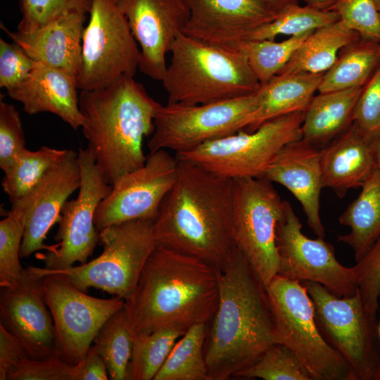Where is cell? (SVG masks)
Returning <instances> with one entry per match:
<instances>
[{"label":"cell","instance_id":"33","mask_svg":"<svg viewBox=\"0 0 380 380\" xmlns=\"http://www.w3.org/2000/svg\"><path fill=\"white\" fill-rule=\"evenodd\" d=\"M93 343L106 365L110 379L126 380L132 351V336L124 307L106 320Z\"/></svg>","mask_w":380,"mask_h":380},{"label":"cell","instance_id":"42","mask_svg":"<svg viewBox=\"0 0 380 380\" xmlns=\"http://www.w3.org/2000/svg\"><path fill=\"white\" fill-rule=\"evenodd\" d=\"M353 121L369 139L380 133V65L363 87Z\"/></svg>","mask_w":380,"mask_h":380},{"label":"cell","instance_id":"23","mask_svg":"<svg viewBox=\"0 0 380 380\" xmlns=\"http://www.w3.org/2000/svg\"><path fill=\"white\" fill-rule=\"evenodd\" d=\"M86 14L71 13L33 31L11 32L1 28L35 62L77 77L82 61Z\"/></svg>","mask_w":380,"mask_h":380},{"label":"cell","instance_id":"32","mask_svg":"<svg viewBox=\"0 0 380 380\" xmlns=\"http://www.w3.org/2000/svg\"><path fill=\"white\" fill-rule=\"evenodd\" d=\"M68 150L42 146L37 151L25 148L4 172L1 186L11 203L31 191Z\"/></svg>","mask_w":380,"mask_h":380},{"label":"cell","instance_id":"31","mask_svg":"<svg viewBox=\"0 0 380 380\" xmlns=\"http://www.w3.org/2000/svg\"><path fill=\"white\" fill-rule=\"evenodd\" d=\"M186 331L165 327L132 336V351L126 380H152L163 367L177 340Z\"/></svg>","mask_w":380,"mask_h":380},{"label":"cell","instance_id":"2","mask_svg":"<svg viewBox=\"0 0 380 380\" xmlns=\"http://www.w3.org/2000/svg\"><path fill=\"white\" fill-rule=\"evenodd\" d=\"M177 160L176 181L153 222L156 246L198 258L220 270L236 246L233 179Z\"/></svg>","mask_w":380,"mask_h":380},{"label":"cell","instance_id":"25","mask_svg":"<svg viewBox=\"0 0 380 380\" xmlns=\"http://www.w3.org/2000/svg\"><path fill=\"white\" fill-rule=\"evenodd\" d=\"M324 74H280L261 84L256 91L258 107L248 119L246 132H253L272 119L305 111Z\"/></svg>","mask_w":380,"mask_h":380},{"label":"cell","instance_id":"12","mask_svg":"<svg viewBox=\"0 0 380 380\" xmlns=\"http://www.w3.org/2000/svg\"><path fill=\"white\" fill-rule=\"evenodd\" d=\"M301 283L312 299L324 338L348 361L357 380H374L380 366L378 328L358 290L353 296L338 297L317 282Z\"/></svg>","mask_w":380,"mask_h":380},{"label":"cell","instance_id":"24","mask_svg":"<svg viewBox=\"0 0 380 380\" xmlns=\"http://www.w3.org/2000/svg\"><path fill=\"white\" fill-rule=\"evenodd\" d=\"M323 188L342 198L361 187L375 168L370 139L353 122L331 144L320 150Z\"/></svg>","mask_w":380,"mask_h":380},{"label":"cell","instance_id":"46","mask_svg":"<svg viewBox=\"0 0 380 380\" xmlns=\"http://www.w3.org/2000/svg\"><path fill=\"white\" fill-rule=\"evenodd\" d=\"M108 376L103 358L91 346L84 358L76 365L75 380H107Z\"/></svg>","mask_w":380,"mask_h":380},{"label":"cell","instance_id":"27","mask_svg":"<svg viewBox=\"0 0 380 380\" xmlns=\"http://www.w3.org/2000/svg\"><path fill=\"white\" fill-rule=\"evenodd\" d=\"M341 225L350 233L338 235V241L354 251L356 261L372 247L380 236V170L374 168L361 186V191L339 216Z\"/></svg>","mask_w":380,"mask_h":380},{"label":"cell","instance_id":"48","mask_svg":"<svg viewBox=\"0 0 380 380\" xmlns=\"http://www.w3.org/2000/svg\"><path fill=\"white\" fill-rule=\"evenodd\" d=\"M374 167L380 170V133L370 139Z\"/></svg>","mask_w":380,"mask_h":380},{"label":"cell","instance_id":"47","mask_svg":"<svg viewBox=\"0 0 380 380\" xmlns=\"http://www.w3.org/2000/svg\"><path fill=\"white\" fill-rule=\"evenodd\" d=\"M268 7L278 14L283 8L292 4H298V0H264Z\"/></svg>","mask_w":380,"mask_h":380},{"label":"cell","instance_id":"7","mask_svg":"<svg viewBox=\"0 0 380 380\" xmlns=\"http://www.w3.org/2000/svg\"><path fill=\"white\" fill-rule=\"evenodd\" d=\"M153 220L139 219L99 232L101 254L84 264L44 272L65 275L77 289L93 287L127 300L132 296L146 262L156 246Z\"/></svg>","mask_w":380,"mask_h":380},{"label":"cell","instance_id":"36","mask_svg":"<svg viewBox=\"0 0 380 380\" xmlns=\"http://www.w3.org/2000/svg\"><path fill=\"white\" fill-rule=\"evenodd\" d=\"M234 378L264 380H314L313 376L286 346L272 344L252 366L238 373Z\"/></svg>","mask_w":380,"mask_h":380},{"label":"cell","instance_id":"52","mask_svg":"<svg viewBox=\"0 0 380 380\" xmlns=\"http://www.w3.org/2000/svg\"><path fill=\"white\" fill-rule=\"evenodd\" d=\"M378 335H379V340H380V324L378 327Z\"/></svg>","mask_w":380,"mask_h":380},{"label":"cell","instance_id":"37","mask_svg":"<svg viewBox=\"0 0 380 380\" xmlns=\"http://www.w3.org/2000/svg\"><path fill=\"white\" fill-rule=\"evenodd\" d=\"M25 232V220L16 211L11 210L0 222V286L16 285L23 268L20 249Z\"/></svg>","mask_w":380,"mask_h":380},{"label":"cell","instance_id":"17","mask_svg":"<svg viewBox=\"0 0 380 380\" xmlns=\"http://www.w3.org/2000/svg\"><path fill=\"white\" fill-rule=\"evenodd\" d=\"M44 277L38 267L29 266L23 269L16 285L1 288L0 293V324L33 360L61 357L45 298Z\"/></svg>","mask_w":380,"mask_h":380},{"label":"cell","instance_id":"26","mask_svg":"<svg viewBox=\"0 0 380 380\" xmlns=\"http://www.w3.org/2000/svg\"><path fill=\"white\" fill-rule=\"evenodd\" d=\"M364 86L314 96L305 111L302 139L319 147L343 133L353 122L354 108Z\"/></svg>","mask_w":380,"mask_h":380},{"label":"cell","instance_id":"49","mask_svg":"<svg viewBox=\"0 0 380 380\" xmlns=\"http://www.w3.org/2000/svg\"><path fill=\"white\" fill-rule=\"evenodd\" d=\"M305 5L319 8L329 9L336 0H303Z\"/></svg>","mask_w":380,"mask_h":380},{"label":"cell","instance_id":"6","mask_svg":"<svg viewBox=\"0 0 380 380\" xmlns=\"http://www.w3.org/2000/svg\"><path fill=\"white\" fill-rule=\"evenodd\" d=\"M278 342L289 348L314 380H357L345 357L324 338L305 286L277 274L266 286Z\"/></svg>","mask_w":380,"mask_h":380},{"label":"cell","instance_id":"3","mask_svg":"<svg viewBox=\"0 0 380 380\" xmlns=\"http://www.w3.org/2000/svg\"><path fill=\"white\" fill-rule=\"evenodd\" d=\"M218 270L192 255L156 246L124 308L132 336L165 327L208 324L218 305Z\"/></svg>","mask_w":380,"mask_h":380},{"label":"cell","instance_id":"8","mask_svg":"<svg viewBox=\"0 0 380 380\" xmlns=\"http://www.w3.org/2000/svg\"><path fill=\"white\" fill-rule=\"evenodd\" d=\"M304 115L300 111L282 115L253 132L240 130L175 156L222 177L260 178L282 147L302 139Z\"/></svg>","mask_w":380,"mask_h":380},{"label":"cell","instance_id":"19","mask_svg":"<svg viewBox=\"0 0 380 380\" xmlns=\"http://www.w3.org/2000/svg\"><path fill=\"white\" fill-rule=\"evenodd\" d=\"M131 32L140 46L139 70L162 81L167 70L166 54L189 19L184 0H117Z\"/></svg>","mask_w":380,"mask_h":380},{"label":"cell","instance_id":"15","mask_svg":"<svg viewBox=\"0 0 380 380\" xmlns=\"http://www.w3.org/2000/svg\"><path fill=\"white\" fill-rule=\"evenodd\" d=\"M178 160L166 150L150 152L144 165L120 177L99 203L94 223L99 232L109 226L156 217L177 175Z\"/></svg>","mask_w":380,"mask_h":380},{"label":"cell","instance_id":"18","mask_svg":"<svg viewBox=\"0 0 380 380\" xmlns=\"http://www.w3.org/2000/svg\"><path fill=\"white\" fill-rule=\"evenodd\" d=\"M81 183L78 153L68 150L64 157L53 166L26 195L12 203L11 210L25 220L20 258L39 250L56 251L58 244L44 243L51 227L58 222L62 208L68 197Z\"/></svg>","mask_w":380,"mask_h":380},{"label":"cell","instance_id":"4","mask_svg":"<svg viewBox=\"0 0 380 380\" xmlns=\"http://www.w3.org/2000/svg\"><path fill=\"white\" fill-rule=\"evenodd\" d=\"M133 77L123 76L79 95L87 148L111 186L145 163L143 139L153 132L154 117L161 105Z\"/></svg>","mask_w":380,"mask_h":380},{"label":"cell","instance_id":"35","mask_svg":"<svg viewBox=\"0 0 380 380\" xmlns=\"http://www.w3.org/2000/svg\"><path fill=\"white\" fill-rule=\"evenodd\" d=\"M312 32L290 37L282 42L247 40L236 49L244 53L254 75L261 84L276 76Z\"/></svg>","mask_w":380,"mask_h":380},{"label":"cell","instance_id":"51","mask_svg":"<svg viewBox=\"0 0 380 380\" xmlns=\"http://www.w3.org/2000/svg\"><path fill=\"white\" fill-rule=\"evenodd\" d=\"M375 4L380 17V0H375Z\"/></svg>","mask_w":380,"mask_h":380},{"label":"cell","instance_id":"1","mask_svg":"<svg viewBox=\"0 0 380 380\" xmlns=\"http://www.w3.org/2000/svg\"><path fill=\"white\" fill-rule=\"evenodd\" d=\"M218 276L204 347L208 380L234 378L279 343L266 286L236 246Z\"/></svg>","mask_w":380,"mask_h":380},{"label":"cell","instance_id":"45","mask_svg":"<svg viewBox=\"0 0 380 380\" xmlns=\"http://www.w3.org/2000/svg\"><path fill=\"white\" fill-rule=\"evenodd\" d=\"M26 358L30 357L20 342L0 324V380H6L9 372Z\"/></svg>","mask_w":380,"mask_h":380},{"label":"cell","instance_id":"41","mask_svg":"<svg viewBox=\"0 0 380 380\" xmlns=\"http://www.w3.org/2000/svg\"><path fill=\"white\" fill-rule=\"evenodd\" d=\"M25 147L22 122L14 106L0 100V167L5 172Z\"/></svg>","mask_w":380,"mask_h":380},{"label":"cell","instance_id":"20","mask_svg":"<svg viewBox=\"0 0 380 380\" xmlns=\"http://www.w3.org/2000/svg\"><path fill=\"white\" fill-rule=\"evenodd\" d=\"M189 19L183 33L206 43L236 49L275 14L264 0H184Z\"/></svg>","mask_w":380,"mask_h":380},{"label":"cell","instance_id":"30","mask_svg":"<svg viewBox=\"0 0 380 380\" xmlns=\"http://www.w3.org/2000/svg\"><path fill=\"white\" fill-rule=\"evenodd\" d=\"M208 324L191 326L173 346L153 380H208L204 347Z\"/></svg>","mask_w":380,"mask_h":380},{"label":"cell","instance_id":"5","mask_svg":"<svg viewBox=\"0 0 380 380\" xmlns=\"http://www.w3.org/2000/svg\"><path fill=\"white\" fill-rule=\"evenodd\" d=\"M161 81L169 103L205 104L247 96L261 84L238 49L180 33Z\"/></svg>","mask_w":380,"mask_h":380},{"label":"cell","instance_id":"22","mask_svg":"<svg viewBox=\"0 0 380 380\" xmlns=\"http://www.w3.org/2000/svg\"><path fill=\"white\" fill-rule=\"evenodd\" d=\"M77 89L74 75L35 62L28 77L7 92L11 99L23 104L27 114L51 113L76 130L84 122Z\"/></svg>","mask_w":380,"mask_h":380},{"label":"cell","instance_id":"10","mask_svg":"<svg viewBox=\"0 0 380 380\" xmlns=\"http://www.w3.org/2000/svg\"><path fill=\"white\" fill-rule=\"evenodd\" d=\"M258 107L256 92L230 100L205 103L160 105L154 130L148 141L150 152L172 150L185 153L243 130Z\"/></svg>","mask_w":380,"mask_h":380},{"label":"cell","instance_id":"11","mask_svg":"<svg viewBox=\"0 0 380 380\" xmlns=\"http://www.w3.org/2000/svg\"><path fill=\"white\" fill-rule=\"evenodd\" d=\"M84 27L78 89L106 87L123 76L134 77L140 50L117 0H92Z\"/></svg>","mask_w":380,"mask_h":380},{"label":"cell","instance_id":"13","mask_svg":"<svg viewBox=\"0 0 380 380\" xmlns=\"http://www.w3.org/2000/svg\"><path fill=\"white\" fill-rule=\"evenodd\" d=\"M38 270L44 276L45 298L53 320L60 355L77 365L86 356L103 324L124 307L125 300L89 296L65 275Z\"/></svg>","mask_w":380,"mask_h":380},{"label":"cell","instance_id":"16","mask_svg":"<svg viewBox=\"0 0 380 380\" xmlns=\"http://www.w3.org/2000/svg\"><path fill=\"white\" fill-rule=\"evenodd\" d=\"M301 229L299 218L284 201V214L277 229L278 274L300 282H317L338 297L354 295L357 289L353 267L341 265L334 246L324 238L310 239Z\"/></svg>","mask_w":380,"mask_h":380},{"label":"cell","instance_id":"39","mask_svg":"<svg viewBox=\"0 0 380 380\" xmlns=\"http://www.w3.org/2000/svg\"><path fill=\"white\" fill-rule=\"evenodd\" d=\"M353 267L355 283L364 308L376 320L380 297V236Z\"/></svg>","mask_w":380,"mask_h":380},{"label":"cell","instance_id":"28","mask_svg":"<svg viewBox=\"0 0 380 380\" xmlns=\"http://www.w3.org/2000/svg\"><path fill=\"white\" fill-rule=\"evenodd\" d=\"M360 35L341 20L310 34L280 74H324L336 62L341 51L360 39Z\"/></svg>","mask_w":380,"mask_h":380},{"label":"cell","instance_id":"40","mask_svg":"<svg viewBox=\"0 0 380 380\" xmlns=\"http://www.w3.org/2000/svg\"><path fill=\"white\" fill-rule=\"evenodd\" d=\"M361 37L380 42V17L375 0H336L329 8Z\"/></svg>","mask_w":380,"mask_h":380},{"label":"cell","instance_id":"21","mask_svg":"<svg viewBox=\"0 0 380 380\" xmlns=\"http://www.w3.org/2000/svg\"><path fill=\"white\" fill-rule=\"evenodd\" d=\"M320 150L302 139L290 142L275 155L262 177L286 188L300 202L314 234L324 238L319 212L323 188Z\"/></svg>","mask_w":380,"mask_h":380},{"label":"cell","instance_id":"44","mask_svg":"<svg viewBox=\"0 0 380 380\" xmlns=\"http://www.w3.org/2000/svg\"><path fill=\"white\" fill-rule=\"evenodd\" d=\"M35 65L18 44L0 38V87L8 91L26 80Z\"/></svg>","mask_w":380,"mask_h":380},{"label":"cell","instance_id":"29","mask_svg":"<svg viewBox=\"0 0 380 380\" xmlns=\"http://www.w3.org/2000/svg\"><path fill=\"white\" fill-rule=\"evenodd\" d=\"M322 76L318 92L364 86L380 65V42L361 37L344 47Z\"/></svg>","mask_w":380,"mask_h":380},{"label":"cell","instance_id":"43","mask_svg":"<svg viewBox=\"0 0 380 380\" xmlns=\"http://www.w3.org/2000/svg\"><path fill=\"white\" fill-rule=\"evenodd\" d=\"M75 371L76 365L60 356L26 358L9 372L7 380H75Z\"/></svg>","mask_w":380,"mask_h":380},{"label":"cell","instance_id":"14","mask_svg":"<svg viewBox=\"0 0 380 380\" xmlns=\"http://www.w3.org/2000/svg\"><path fill=\"white\" fill-rule=\"evenodd\" d=\"M77 153L81 175L77 197L67 201L62 208L54 237L58 242L56 251H47L39 257L48 270H61L75 262L86 263L99 240L95 214L112 186L106 180L88 148H80Z\"/></svg>","mask_w":380,"mask_h":380},{"label":"cell","instance_id":"50","mask_svg":"<svg viewBox=\"0 0 380 380\" xmlns=\"http://www.w3.org/2000/svg\"><path fill=\"white\" fill-rule=\"evenodd\" d=\"M374 380H380V366L377 369V371L374 376Z\"/></svg>","mask_w":380,"mask_h":380},{"label":"cell","instance_id":"34","mask_svg":"<svg viewBox=\"0 0 380 380\" xmlns=\"http://www.w3.org/2000/svg\"><path fill=\"white\" fill-rule=\"evenodd\" d=\"M339 20L334 11L292 4L283 8L273 20L256 29L248 40H274L280 34L300 35Z\"/></svg>","mask_w":380,"mask_h":380},{"label":"cell","instance_id":"9","mask_svg":"<svg viewBox=\"0 0 380 380\" xmlns=\"http://www.w3.org/2000/svg\"><path fill=\"white\" fill-rule=\"evenodd\" d=\"M284 214V201L270 181L233 179V239L265 286L279 272L277 229Z\"/></svg>","mask_w":380,"mask_h":380},{"label":"cell","instance_id":"38","mask_svg":"<svg viewBox=\"0 0 380 380\" xmlns=\"http://www.w3.org/2000/svg\"><path fill=\"white\" fill-rule=\"evenodd\" d=\"M92 0H19L22 19L18 30H35L71 13H89Z\"/></svg>","mask_w":380,"mask_h":380}]
</instances>
